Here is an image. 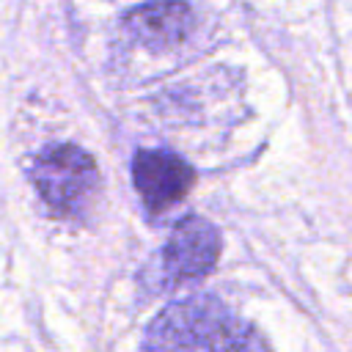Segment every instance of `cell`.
Masks as SVG:
<instances>
[{
	"instance_id": "1",
	"label": "cell",
	"mask_w": 352,
	"mask_h": 352,
	"mask_svg": "<svg viewBox=\"0 0 352 352\" xmlns=\"http://www.w3.org/2000/svg\"><path fill=\"white\" fill-rule=\"evenodd\" d=\"M30 176L47 206L66 217L82 212L99 184L94 157L74 143H55L41 148L33 160Z\"/></svg>"
},
{
	"instance_id": "2",
	"label": "cell",
	"mask_w": 352,
	"mask_h": 352,
	"mask_svg": "<svg viewBox=\"0 0 352 352\" xmlns=\"http://www.w3.org/2000/svg\"><path fill=\"white\" fill-rule=\"evenodd\" d=\"M226 308L212 297H192L168 305L151 324L143 352H201Z\"/></svg>"
},
{
	"instance_id": "3",
	"label": "cell",
	"mask_w": 352,
	"mask_h": 352,
	"mask_svg": "<svg viewBox=\"0 0 352 352\" xmlns=\"http://www.w3.org/2000/svg\"><path fill=\"white\" fill-rule=\"evenodd\" d=\"M217 256H220L217 228L198 214H187L173 226L165 242V250H162L165 280L170 286L198 280L217 264Z\"/></svg>"
},
{
	"instance_id": "4",
	"label": "cell",
	"mask_w": 352,
	"mask_h": 352,
	"mask_svg": "<svg viewBox=\"0 0 352 352\" xmlns=\"http://www.w3.org/2000/svg\"><path fill=\"white\" fill-rule=\"evenodd\" d=\"M132 179H135V190L140 192L143 204L154 212L168 209L173 204H179L187 190L192 187V168L170 154V151H160V148H148V151H138L135 162H132Z\"/></svg>"
},
{
	"instance_id": "5",
	"label": "cell",
	"mask_w": 352,
	"mask_h": 352,
	"mask_svg": "<svg viewBox=\"0 0 352 352\" xmlns=\"http://www.w3.org/2000/svg\"><path fill=\"white\" fill-rule=\"evenodd\" d=\"M126 33L148 50L179 47L192 30V8L184 0H151L124 14Z\"/></svg>"
},
{
	"instance_id": "6",
	"label": "cell",
	"mask_w": 352,
	"mask_h": 352,
	"mask_svg": "<svg viewBox=\"0 0 352 352\" xmlns=\"http://www.w3.org/2000/svg\"><path fill=\"white\" fill-rule=\"evenodd\" d=\"M206 352H272V349L253 324L223 311L209 333Z\"/></svg>"
}]
</instances>
